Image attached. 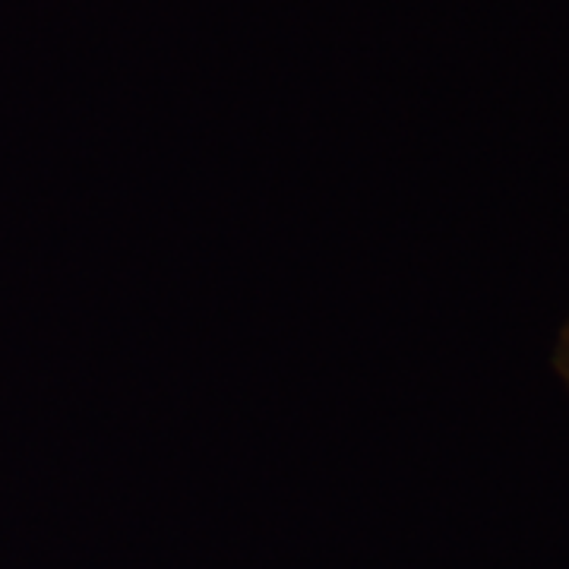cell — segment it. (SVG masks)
I'll use <instances>...</instances> for the list:
<instances>
[{"mask_svg":"<svg viewBox=\"0 0 569 569\" xmlns=\"http://www.w3.org/2000/svg\"><path fill=\"white\" fill-rule=\"evenodd\" d=\"M550 361H553V370H557L560 383L569 392V317L567 323L560 326V332H557V346H553V358Z\"/></svg>","mask_w":569,"mask_h":569,"instance_id":"1","label":"cell"}]
</instances>
